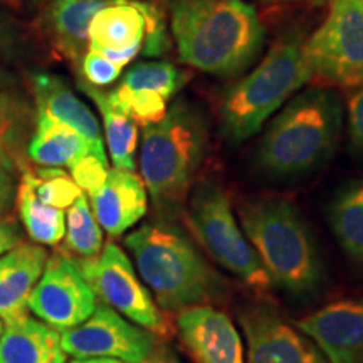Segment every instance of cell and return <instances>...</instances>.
I'll list each match as a JSON object with an SVG mask.
<instances>
[{
    "instance_id": "obj_36",
    "label": "cell",
    "mask_w": 363,
    "mask_h": 363,
    "mask_svg": "<svg viewBox=\"0 0 363 363\" xmlns=\"http://www.w3.org/2000/svg\"><path fill=\"white\" fill-rule=\"evenodd\" d=\"M13 84H16V76L7 67L0 65V91H9V88Z\"/></svg>"
},
{
    "instance_id": "obj_7",
    "label": "cell",
    "mask_w": 363,
    "mask_h": 363,
    "mask_svg": "<svg viewBox=\"0 0 363 363\" xmlns=\"http://www.w3.org/2000/svg\"><path fill=\"white\" fill-rule=\"evenodd\" d=\"M187 220L195 238L217 264L256 293L269 291V276L235 219L229 195L219 182L207 179L195 185L189 197Z\"/></svg>"
},
{
    "instance_id": "obj_12",
    "label": "cell",
    "mask_w": 363,
    "mask_h": 363,
    "mask_svg": "<svg viewBox=\"0 0 363 363\" xmlns=\"http://www.w3.org/2000/svg\"><path fill=\"white\" fill-rule=\"evenodd\" d=\"M239 325L247 363H330L316 343L274 308L246 305L239 310Z\"/></svg>"
},
{
    "instance_id": "obj_33",
    "label": "cell",
    "mask_w": 363,
    "mask_h": 363,
    "mask_svg": "<svg viewBox=\"0 0 363 363\" xmlns=\"http://www.w3.org/2000/svg\"><path fill=\"white\" fill-rule=\"evenodd\" d=\"M348 130L352 145L363 153V84L348 98Z\"/></svg>"
},
{
    "instance_id": "obj_16",
    "label": "cell",
    "mask_w": 363,
    "mask_h": 363,
    "mask_svg": "<svg viewBox=\"0 0 363 363\" xmlns=\"http://www.w3.org/2000/svg\"><path fill=\"white\" fill-rule=\"evenodd\" d=\"M48 251L40 244H19L0 256V320L11 325L29 315L27 299L43 276Z\"/></svg>"
},
{
    "instance_id": "obj_39",
    "label": "cell",
    "mask_w": 363,
    "mask_h": 363,
    "mask_svg": "<svg viewBox=\"0 0 363 363\" xmlns=\"http://www.w3.org/2000/svg\"><path fill=\"white\" fill-rule=\"evenodd\" d=\"M143 363H174V362H143Z\"/></svg>"
},
{
    "instance_id": "obj_18",
    "label": "cell",
    "mask_w": 363,
    "mask_h": 363,
    "mask_svg": "<svg viewBox=\"0 0 363 363\" xmlns=\"http://www.w3.org/2000/svg\"><path fill=\"white\" fill-rule=\"evenodd\" d=\"M33 89L38 110L74 128L99 158L108 160L98 118L65 81L56 74L38 72L33 78Z\"/></svg>"
},
{
    "instance_id": "obj_2",
    "label": "cell",
    "mask_w": 363,
    "mask_h": 363,
    "mask_svg": "<svg viewBox=\"0 0 363 363\" xmlns=\"http://www.w3.org/2000/svg\"><path fill=\"white\" fill-rule=\"evenodd\" d=\"M238 219L272 284L296 299L318 294L323 261L296 203L279 195L244 199Z\"/></svg>"
},
{
    "instance_id": "obj_1",
    "label": "cell",
    "mask_w": 363,
    "mask_h": 363,
    "mask_svg": "<svg viewBox=\"0 0 363 363\" xmlns=\"http://www.w3.org/2000/svg\"><path fill=\"white\" fill-rule=\"evenodd\" d=\"M170 27L182 62L234 78L257 61L266 40L256 9L244 0H172Z\"/></svg>"
},
{
    "instance_id": "obj_28",
    "label": "cell",
    "mask_w": 363,
    "mask_h": 363,
    "mask_svg": "<svg viewBox=\"0 0 363 363\" xmlns=\"http://www.w3.org/2000/svg\"><path fill=\"white\" fill-rule=\"evenodd\" d=\"M24 103L11 91H0V158H11V145L24 118Z\"/></svg>"
},
{
    "instance_id": "obj_25",
    "label": "cell",
    "mask_w": 363,
    "mask_h": 363,
    "mask_svg": "<svg viewBox=\"0 0 363 363\" xmlns=\"http://www.w3.org/2000/svg\"><path fill=\"white\" fill-rule=\"evenodd\" d=\"M65 247L67 254L83 257H94L103 249L101 225L91 211L89 201L83 194L67 208Z\"/></svg>"
},
{
    "instance_id": "obj_20",
    "label": "cell",
    "mask_w": 363,
    "mask_h": 363,
    "mask_svg": "<svg viewBox=\"0 0 363 363\" xmlns=\"http://www.w3.org/2000/svg\"><path fill=\"white\" fill-rule=\"evenodd\" d=\"M61 333L38 318L24 316L0 333V363H66Z\"/></svg>"
},
{
    "instance_id": "obj_38",
    "label": "cell",
    "mask_w": 363,
    "mask_h": 363,
    "mask_svg": "<svg viewBox=\"0 0 363 363\" xmlns=\"http://www.w3.org/2000/svg\"><path fill=\"white\" fill-rule=\"evenodd\" d=\"M264 2H289V0H264ZM296 2H305V0H296ZM306 2H325V0H306Z\"/></svg>"
},
{
    "instance_id": "obj_15",
    "label": "cell",
    "mask_w": 363,
    "mask_h": 363,
    "mask_svg": "<svg viewBox=\"0 0 363 363\" xmlns=\"http://www.w3.org/2000/svg\"><path fill=\"white\" fill-rule=\"evenodd\" d=\"M91 211L101 229L120 238L147 214L148 195L142 177L135 172L111 169L98 190L89 194Z\"/></svg>"
},
{
    "instance_id": "obj_35",
    "label": "cell",
    "mask_w": 363,
    "mask_h": 363,
    "mask_svg": "<svg viewBox=\"0 0 363 363\" xmlns=\"http://www.w3.org/2000/svg\"><path fill=\"white\" fill-rule=\"evenodd\" d=\"M21 244L19 227L12 220H0V256Z\"/></svg>"
},
{
    "instance_id": "obj_23",
    "label": "cell",
    "mask_w": 363,
    "mask_h": 363,
    "mask_svg": "<svg viewBox=\"0 0 363 363\" xmlns=\"http://www.w3.org/2000/svg\"><path fill=\"white\" fill-rule=\"evenodd\" d=\"M328 222L340 247L363 264V179L345 184L328 207Z\"/></svg>"
},
{
    "instance_id": "obj_21",
    "label": "cell",
    "mask_w": 363,
    "mask_h": 363,
    "mask_svg": "<svg viewBox=\"0 0 363 363\" xmlns=\"http://www.w3.org/2000/svg\"><path fill=\"white\" fill-rule=\"evenodd\" d=\"M88 153L96 155L91 145L78 131L48 115L45 111L38 110L34 135L27 145V155L30 160L40 167H59V169L67 167L71 169L76 162Z\"/></svg>"
},
{
    "instance_id": "obj_40",
    "label": "cell",
    "mask_w": 363,
    "mask_h": 363,
    "mask_svg": "<svg viewBox=\"0 0 363 363\" xmlns=\"http://www.w3.org/2000/svg\"><path fill=\"white\" fill-rule=\"evenodd\" d=\"M30 4H39V2H43V0H29Z\"/></svg>"
},
{
    "instance_id": "obj_27",
    "label": "cell",
    "mask_w": 363,
    "mask_h": 363,
    "mask_svg": "<svg viewBox=\"0 0 363 363\" xmlns=\"http://www.w3.org/2000/svg\"><path fill=\"white\" fill-rule=\"evenodd\" d=\"M27 184L34 190L35 197L45 206L56 208H69L83 195L76 182L59 167H39L22 174Z\"/></svg>"
},
{
    "instance_id": "obj_31",
    "label": "cell",
    "mask_w": 363,
    "mask_h": 363,
    "mask_svg": "<svg viewBox=\"0 0 363 363\" xmlns=\"http://www.w3.org/2000/svg\"><path fill=\"white\" fill-rule=\"evenodd\" d=\"M81 72H83V79L86 83L94 86V88H103V86H110L120 78L121 67L106 59L103 54H99L93 49H88L84 54L83 61H81Z\"/></svg>"
},
{
    "instance_id": "obj_17",
    "label": "cell",
    "mask_w": 363,
    "mask_h": 363,
    "mask_svg": "<svg viewBox=\"0 0 363 363\" xmlns=\"http://www.w3.org/2000/svg\"><path fill=\"white\" fill-rule=\"evenodd\" d=\"M113 0H51L44 11V30L52 48L72 66H81L89 48V24Z\"/></svg>"
},
{
    "instance_id": "obj_43",
    "label": "cell",
    "mask_w": 363,
    "mask_h": 363,
    "mask_svg": "<svg viewBox=\"0 0 363 363\" xmlns=\"http://www.w3.org/2000/svg\"><path fill=\"white\" fill-rule=\"evenodd\" d=\"M0 2H6V0H0Z\"/></svg>"
},
{
    "instance_id": "obj_34",
    "label": "cell",
    "mask_w": 363,
    "mask_h": 363,
    "mask_svg": "<svg viewBox=\"0 0 363 363\" xmlns=\"http://www.w3.org/2000/svg\"><path fill=\"white\" fill-rule=\"evenodd\" d=\"M16 194L17 184L13 162L9 158H0V212L7 211L12 206Z\"/></svg>"
},
{
    "instance_id": "obj_26",
    "label": "cell",
    "mask_w": 363,
    "mask_h": 363,
    "mask_svg": "<svg viewBox=\"0 0 363 363\" xmlns=\"http://www.w3.org/2000/svg\"><path fill=\"white\" fill-rule=\"evenodd\" d=\"M189 76L165 61H143L126 71L121 86L128 89H145L170 99L187 83Z\"/></svg>"
},
{
    "instance_id": "obj_22",
    "label": "cell",
    "mask_w": 363,
    "mask_h": 363,
    "mask_svg": "<svg viewBox=\"0 0 363 363\" xmlns=\"http://www.w3.org/2000/svg\"><path fill=\"white\" fill-rule=\"evenodd\" d=\"M79 88L91 98L101 113L106 136L108 152L113 162V169L135 172V155L138 147V126L130 116L116 110L106 96V91L94 88L84 81H79Z\"/></svg>"
},
{
    "instance_id": "obj_10",
    "label": "cell",
    "mask_w": 363,
    "mask_h": 363,
    "mask_svg": "<svg viewBox=\"0 0 363 363\" xmlns=\"http://www.w3.org/2000/svg\"><path fill=\"white\" fill-rule=\"evenodd\" d=\"M96 305V294L81 274L78 262L66 251L49 257L27 299V308L38 320L59 333L88 320Z\"/></svg>"
},
{
    "instance_id": "obj_6",
    "label": "cell",
    "mask_w": 363,
    "mask_h": 363,
    "mask_svg": "<svg viewBox=\"0 0 363 363\" xmlns=\"http://www.w3.org/2000/svg\"><path fill=\"white\" fill-rule=\"evenodd\" d=\"M303 43L298 35L278 39L259 65L227 89L219 118L222 133L229 142L242 143L252 138L272 113L310 83Z\"/></svg>"
},
{
    "instance_id": "obj_9",
    "label": "cell",
    "mask_w": 363,
    "mask_h": 363,
    "mask_svg": "<svg viewBox=\"0 0 363 363\" xmlns=\"http://www.w3.org/2000/svg\"><path fill=\"white\" fill-rule=\"evenodd\" d=\"M76 262L101 303L152 335L169 337V318L163 315L150 289L136 274L130 257L118 244H104L98 256Z\"/></svg>"
},
{
    "instance_id": "obj_13",
    "label": "cell",
    "mask_w": 363,
    "mask_h": 363,
    "mask_svg": "<svg viewBox=\"0 0 363 363\" xmlns=\"http://www.w3.org/2000/svg\"><path fill=\"white\" fill-rule=\"evenodd\" d=\"M296 326L330 363H363V298L330 303L299 320Z\"/></svg>"
},
{
    "instance_id": "obj_3",
    "label": "cell",
    "mask_w": 363,
    "mask_h": 363,
    "mask_svg": "<svg viewBox=\"0 0 363 363\" xmlns=\"http://www.w3.org/2000/svg\"><path fill=\"white\" fill-rule=\"evenodd\" d=\"M338 91L315 86L294 96L262 135L256 165L271 179H294L320 169L333 155L342 133Z\"/></svg>"
},
{
    "instance_id": "obj_19",
    "label": "cell",
    "mask_w": 363,
    "mask_h": 363,
    "mask_svg": "<svg viewBox=\"0 0 363 363\" xmlns=\"http://www.w3.org/2000/svg\"><path fill=\"white\" fill-rule=\"evenodd\" d=\"M147 7L148 2L142 0H113L91 21L88 49L142 52Z\"/></svg>"
},
{
    "instance_id": "obj_8",
    "label": "cell",
    "mask_w": 363,
    "mask_h": 363,
    "mask_svg": "<svg viewBox=\"0 0 363 363\" xmlns=\"http://www.w3.org/2000/svg\"><path fill=\"white\" fill-rule=\"evenodd\" d=\"M310 83L333 89L363 84V0H333L328 17L303 43Z\"/></svg>"
},
{
    "instance_id": "obj_29",
    "label": "cell",
    "mask_w": 363,
    "mask_h": 363,
    "mask_svg": "<svg viewBox=\"0 0 363 363\" xmlns=\"http://www.w3.org/2000/svg\"><path fill=\"white\" fill-rule=\"evenodd\" d=\"M170 43L167 35L165 13L157 4L148 2L147 7V35H145L142 52L147 57H160L169 51Z\"/></svg>"
},
{
    "instance_id": "obj_24",
    "label": "cell",
    "mask_w": 363,
    "mask_h": 363,
    "mask_svg": "<svg viewBox=\"0 0 363 363\" xmlns=\"http://www.w3.org/2000/svg\"><path fill=\"white\" fill-rule=\"evenodd\" d=\"M16 203L29 238L45 246H57L66 234V214L61 208L45 206L35 197L24 179L17 185Z\"/></svg>"
},
{
    "instance_id": "obj_4",
    "label": "cell",
    "mask_w": 363,
    "mask_h": 363,
    "mask_svg": "<svg viewBox=\"0 0 363 363\" xmlns=\"http://www.w3.org/2000/svg\"><path fill=\"white\" fill-rule=\"evenodd\" d=\"M125 246L162 310L182 313L220 298L219 274L177 227L145 224L126 235Z\"/></svg>"
},
{
    "instance_id": "obj_32",
    "label": "cell",
    "mask_w": 363,
    "mask_h": 363,
    "mask_svg": "<svg viewBox=\"0 0 363 363\" xmlns=\"http://www.w3.org/2000/svg\"><path fill=\"white\" fill-rule=\"evenodd\" d=\"M24 44L21 26L9 13L0 12V56L13 57Z\"/></svg>"
},
{
    "instance_id": "obj_14",
    "label": "cell",
    "mask_w": 363,
    "mask_h": 363,
    "mask_svg": "<svg viewBox=\"0 0 363 363\" xmlns=\"http://www.w3.org/2000/svg\"><path fill=\"white\" fill-rule=\"evenodd\" d=\"M182 343L197 363H246L240 333L229 315L211 305L177 316Z\"/></svg>"
},
{
    "instance_id": "obj_37",
    "label": "cell",
    "mask_w": 363,
    "mask_h": 363,
    "mask_svg": "<svg viewBox=\"0 0 363 363\" xmlns=\"http://www.w3.org/2000/svg\"><path fill=\"white\" fill-rule=\"evenodd\" d=\"M69 363H125L116 358H99V357H91V358H74Z\"/></svg>"
},
{
    "instance_id": "obj_5",
    "label": "cell",
    "mask_w": 363,
    "mask_h": 363,
    "mask_svg": "<svg viewBox=\"0 0 363 363\" xmlns=\"http://www.w3.org/2000/svg\"><path fill=\"white\" fill-rule=\"evenodd\" d=\"M207 147L206 118L187 101H177L158 123L145 126L140 172L158 211L177 212L184 207Z\"/></svg>"
},
{
    "instance_id": "obj_42",
    "label": "cell",
    "mask_w": 363,
    "mask_h": 363,
    "mask_svg": "<svg viewBox=\"0 0 363 363\" xmlns=\"http://www.w3.org/2000/svg\"><path fill=\"white\" fill-rule=\"evenodd\" d=\"M155 2H169V4H170L172 0H155Z\"/></svg>"
},
{
    "instance_id": "obj_41",
    "label": "cell",
    "mask_w": 363,
    "mask_h": 363,
    "mask_svg": "<svg viewBox=\"0 0 363 363\" xmlns=\"http://www.w3.org/2000/svg\"><path fill=\"white\" fill-rule=\"evenodd\" d=\"M2 330H4V323H2V320H0V333H2Z\"/></svg>"
},
{
    "instance_id": "obj_30",
    "label": "cell",
    "mask_w": 363,
    "mask_h": 363,
    "mask_svg": "<svg viewBox=\"0 0 363 363\" xmlns=\"http://www.w3.org/2000/svg\"><path fill=\"white\" fill-rule=\"evenodd\" d=\"M71 179L86 194H93L104 184L108 175V160L88 153L71 167Z\"/></svg>"
},
{
    "instance_id": "obj_11",
    "label": "cell",
    "mask_w": 363,
    "mask_h": 363,
    "mask_svg": "<svg viewBox=\"0 0 363 363\" xmlns=\"http://www.w3.org/2000/svg\"><path fill=\"white\" fill-rule=\"evenodd\" d=\"M61 347L74 358H116L125 363H143L155 352V338L142 326L130 323L123 315L104 303L74 328L62 331Z\"/></svg>"
}]
</instances>
